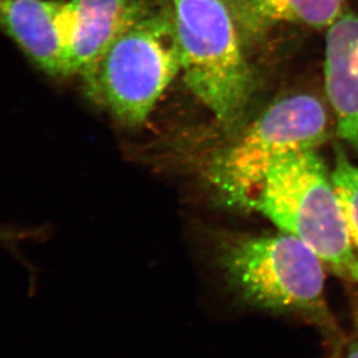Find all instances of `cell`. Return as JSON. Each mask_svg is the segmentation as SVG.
<instances>
[{"label":"cell","mask_w":358,"mask_h":358,"mask_svg":"<svg viewBox=\"0 0 358 358\" xmlns=\"http://www.w3.org/2000/svg\"><path fill=\"white\" fill-rule=\"evenodd\" d=\"M345 0H240L236 15L252 31L277 24L329 28L343 15Z\"/></svg>","instance_id":"cell-9"},{"label":"cell","mask_w":358,"mask_h":358,"mask_svg":"<svg viewBox=\"0 0 358 358\" xmlns=\"http://www.w3.org/2000/svg\"><path fill=\"white\" fill-rule=\"evenodd\" d=\"M42 235L43 231L41 229L10 227L6 224H0V245L7 248L14 249L24 242L40 240Z\"/></svg>","instance_id":"cell-11"},{"label":"cell","mask_w":358,"mask_h":358,"mask_svg":"<svg viewBox=\"0 0 358 358\" xmlns=\"http://www.w3.org/2000/svg\"><path fill=\"white\" fill-rule=\"evenodd\" d=\"M331 177L341 201L352 243L358 250V166L347 157L341 147H336Z\"/></svg>","instance_id":"cell-10"},{"label":"cell","mask_w":358,"mask_h":358,"mask_svg":"<svg viewBox=\"0 0 358 358\" xmlns=\"http://www.w3.org/2000/svg\"><path fill=\"white\" fill-rule=\"evenodd\" d=\"M231 3H233V6H234L235 12L238 10V3H240V0H231Z\"/></svg>","instance_id":"cell-13"},{"label":"cell","mask_w":358,"mask_h":358,"mask_svg":"<svg viewBox=\"0 0 358 358\" xmlns=\"http://www.w3.org/2000/svg\"><path fill=\"white\" fill-rule=\"evenodd\" d=\"M345 358H358V336L354 338V340L350 342Z\"/></svg>","instance_id":"cell-12"},{"label":"cell","mask_w":358,"mask_h":358,"mask_svg":"<svg viewBox=\"0 0 358 358\" xmlns=\"http://www.w3.org/2000/svg\"><path fill=\"white\" fill-rule=\"evenodd\" d=\"M252 210L303 242L338 277L358 284V255L331 173L315 150L271 166Z\"/></svg>","instance_id":"cell-1"},{"label":"cell","mask_w":358,"mask_h":358,"mask_svg":"<svg viewBox=\"0 0 358 358\" xmlns=\"http://www.w3.org/2000/svg\"><path fill=\"white\" fill-rule=\"evenodd\" d=\"M328 138L327 112L307 93L272 103L210 164V179L231 206L249 210L278 159L315 150Z\"/></svg>","instance_id":"cell-5"},{"label":"cell","mask_w":358,"mask_h":358,"mask_svg":"<svg viewBox=\"0 0 358 358\" xmlns=\"http://www.w3.org/2000/svg\"><path fill=\"white\" fill-rule=\"evenodd\" d=\"M179 71L171 8L161 7L121 34L80 78L91 99L135 127L148 119Z\"/></svg>","instance_id":"cell-4"},{"label":"cell","mask_w":358,"mask_h":358,"mask_svg":"<svg viewBox=\"0 0 358 358\" xmlns=\"http://www.w3.org/2000/svg\"><path fill=\"white\" fill-rule=\"evenodd\" d=\"M161 7L157 0H61L63 78L87 73L121 34Z\"/></svg>","instance_id":"cell-6"},{"label":"cell","mask_w":358,"mask_h":358,"mask_svg":"<svg viewBox=\"0 0 358 358\" xmlns=\"http://www.w3.org/2000/svg\"><path fill=\"white\" fill-rule=\"evenodd\" d=\"M61 0H0V29L42 73L63 78Z\"/></svg>","instance_id":"cell-8"},{"label":"cell","mask_w":358,"mask_h":358,"mask_svg":"<svg viewBox=\"0 0 358 358\" xmlns=\"http://www.w3.org/2000/svg\"><path fill=\"white\" fill-rule=\"evenodd\" d=\"M228 286L250 306L306 317L336 334L324 296V263L303 242L280 233L231 242L221 252Z\"/></svg>","instance_id":"cell-3"},{"label":"cell","mask_w":358,"mask_h":358,"mask_svg":"<svg viewBox=\"0 0 358 358\" xmlns=\"http://www.w3.org/2000/svg\"><path fill=\"white\" fill-rule=\"evenodd\" d=\"M180 71L193 96L227 128L242 120L252 75L231 0H170Z\"/></svg>","instance_id":"cell-2"},{"label":"cell","mask_w":358,"mask_h":358,"mask_svg":"<svg viewBox=\"0 0 358 358\" xmlns=\"http://www.w3.org/2000/svg\"><path fill=\"white\" fill-rule=\"evenodd\" d=\"M324 73L338 136L358 152V15L345 13L328 28Z\"/></svg>","instance_id":"cell-7"}]
</instances>
